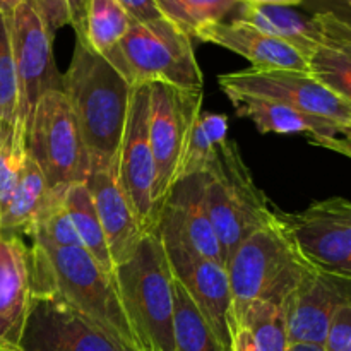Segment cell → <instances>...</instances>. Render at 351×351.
<instances>
[{"label": "cell", "mask_w": 351, "mask_h": 351, "mask_svg": "<svg viewBox=\"0 0 351 351\" xmlns=\"http://www.w3.org/2000/svg\"><path fill=\"white\" fill-rule=\"evenodd\" d=\"M315 23L321 27V33L324 36V43L336 48L351 60V23L343 19L341 16L335 12H319L314 16Z\"/></svg>", "instance_id": "d6a6232c"}, {"label": "cell", "mask_w": 351, "mask_h": 351, "mask_svg": "<svg viewBox=\"0 0 351 351\" xmlns=\"http://www.w3.org/2000/svg\"><path fill=\"white\" fill-rule=\"evenodd\" d=\"M230 21L249 24L261 33L291 45L307 62L312 53L324 43V36L314 16L307 17L291 7L240 2L235 16Z\"/></svg>", "instance_id": "ffe728a7"}, {"label": "cell", "mask_w": 351, "mask_h": 351, "mask_svg": "<svg viewBox=\"0 0 351 351\" xmlns=\"http://www.w3.org/2000/svg\"><path fill=\"white\" fill-rule=\"evenodd\" d=\"M324 351H351V300L336 308L324 341Z\"/></svg>", "instance_id": "836d02e7"}, {"label": "cell", "mask_w": 351, "mask_h": 351, "mask_svg": "<svg viewBox=\"0 0 351 351\" xmlns=\"http://www.w3.org/2000/svg\"><path fill=\"white\" fill-rule=\"evenodd\" d=\"M26 149L50 191L86 184L91 175L88 149L64 91H48L38 101L26 130Z\"/></svg>", "instance_id": "52a82bcc"}, {"label": "cell", "mask_w": 351, "mask_h": 351, "mask_svg": "<svg viewBox=\"0 0 351 351\" xmlns=\"http://www.w3.org/2000/svg\"><path fill=\"white\" fill-rule=\"evenodd\" d=\"M119 180L146 233H154V158L149 141V86L132 91L125 132L119 151Z\"/></svg>", "instance_id": "7c38bea8"}, {"label": "cell", "mask_w": 351, "mask_h": 351, "mask_svg": "<svg viewBox=\"0 0 351 351\" xmlns=\"http://www.w3.org/2000/svg\"><path fill=\"white\" fill-rule=\"evenodd\" d=\"M202 101L204 93L194 95L167 84L149 86V141L154 158L153 208L156 225L168 195L180 180L185 151L195 120L202 112Z\"/></svg>", "instance_id": "ba28073f"}, {"label": "cell", "mask_w": 351, "mask_h": 351, "mask_svg": "<svg viewBox=\"0 0 351 351\" xmlns=\"http://www.w3.org/2000/svg\"><path fill=\"white\" fill-rule=\"evenodd\" d=\"M50 199L51 191L40 167L27 156L16 189L0 213V235L24 233L29 237L38 219L50 204Z\"/></svg>", "instance_id": "603a6c76"}, {"label": "cell", "mask_w": 351, "mask_h": 351, "mask_svg": "<svg viewBox=\"0 0 351 351\" xmlns=\"http://www.w3.org/2000/svg\"><path fill=\"white\" fill-rule=\"evenodd\" d=\"M288 351H324V346L312 345V343H293Z\"/></svg>", "instance_id": "f35d334b"}, {"label": "cell", "mask_w": 351, "mask_h": 351, "mask_svg": "<svg viewBox=\"0 0 351 351\" xmlns=\"http://www.w3.org/2000/svg\"><path fill=\"white\" fill-rule=\"evenodd\" d=\"M171 274L185 288L202 317L223 346L230 351V281L221 263L206 259L173 242H163Z\"/></svg>", "instance_id": "5bb4252c"}, {"label": "cell", "mask_w": 351, "mask_h": 351, "mask_svg": "<svg viewBox=\"0 0 351 351\" xmlns=\"http://www.w3.org/2000/svg\"><path fill=\"white\" fill-rule=\"evenodd\" d=\"M34 305L33 261L17 235H0V351H23Z\"/></svg>", "instance_id": "2e32d148"}, {"label": "cell", "mask_w": 351, "mask_h": 351, "mask_svg": "<svg viewBox=\"0 0 351 351\" xmlns=\"http://www.w3.org/2000/svg\"><path fill=\"white\" fill-rule=\"evenodd\" d=\"M64 204L69 216H71L75 233H77L79 240H81L82 249L88 250L93 256V259L106 273H115V266H113L112 257H110L105 233H103L101 223H99L98 213H96L88 184L69 185L64 195Z\"/></svg>", "instance_id": "cb8c5ba5"}, {"label": "cell", "mask_w": 351, "mask_h": 351, "mask_svg": "<svg viewBox=\"0 0 351 351\" xmlns=\"http://www.w3.org/2000/svg\"><path fill=\"white\" fill-rule=\"evenodd\" d=\"M19 89V125L26 134L38 101L48 91H64V75L53 57V31L33 0L7 16Z\"/></svg>", "instance_id": "9c48e42d"}, {"label": "cell", "mask_w": 351, "mask_h": 351, "mask_svg": "<svg viewBox=\"0 0 351 351\" xmlns=\"http://www.w3.org/2000/svg\"><path fill=\"white\" fill-rule=\"evenodd\" d=\"M23 351H125L95 322L53 295L34 297Z\"/></svg>", "instance_id": "4fadbf2b"}, {"label": "cell", "mask_w": 351, "mask_h": 351, "mask_svg": "<svg viewBox=\"0 0 351 351\" xmlns=\"http://www.w3.org/2000/svg\"><path fill=\"white\" fill-rule=\"evenodd\" d=\"M106 60L132 88L167 84L194 95L204 89L192 38L167 19L132 23Z\"/></svg>", "instance_id": "8992f818"}, {"label": "cell", "mask_w": 351, "mask_h": 351, "mask_svg": "<svg viewBox=\"0 0 351 351\" xmlns=\"http://www.w3.org/2000/svg\"><path fill=\"white\" fill-rule=\"evenodd\" d=\"M312 269L278 215L273 225L243 240L226 263L232 295L228 328L254 302L283 307Z\"/></svg>", "instance_id": "3957f363"}, {"label": "cell", "mask_w": 351, "mask_h": 351, "mask_svg": "<svg viewBox=\"0 0 351 351\" xmlns=\"http://www.w3.org/2000/svg\"><path fill=\"white\" fill-rule=\"evenodd\" d=\"M31 242L34 297L62 298L123 350L141 351L120 304L113 274L106 273L82 247Z\"/></svg>", "instance_id": "6da1fadb"}, {"label": "cell", "mask_w": 351, "mask_h": 351, "mask_svg": "<svg viewBox=\"0 0 351 351\" xmlns=\"http://www.w3.org/2000/svg\"><path fill=\"white\" fill-rule=\"evenodd\" d=\"M285 311L269 302H254L230 324V351H288Z\"/></svg>", "instance_id": "7402d4cb"}, {"label": "cell", "mask_w": 351, "mask_h": 351, "mask_svg": "<svg viewBox=\"0 0 351 351\" xmlns=\"http://www.w3.org/2000/svg\"><path fill=\"white\" fill-rule=\"evenodd\" d=\"M33 2L43 14L53 33L60 27L71 26L75 33V40H82L89 0H33Z\"/></svg>", "instance_id": "1f68e13d"}, {"label": "cell", "mask_w": 351, "mask_h": 351, "mask_svg": "<svg viewBox=\"0 0 351 351\" xmlns=\"http://www.w3.org/2000/svg\"><path fill=\"white\" fill-rule=\"evenodd\" d=\"M26 158V136L21 127L9 120H0V213L16 189Z\"/></svg>", "instance_id": "f1b7e54d"}, {"label": "cell", "mask_w": 351, "mask_h": 351, "mask_svg": "<svg viewBox=\"0 0 351 351\" xmlns=\"http://www.w3.org/2000/svg\"><path fill=\"white\" fill-rule=\"evenodd\" d=\"M226 139H228V117L213 112L199 113L182 163L180 180L192 175L208 173L219 147Z\"/></svg>", "instance_id": "484cf974"}, {"label": "cell", "mask_w": 351, "mask_h": 351, "mask_svg": "<svg viewBox=\"0 0 351 351\" xmlns=\"http://www.w3.org/2000/svg\"><path fill=\"white\" fill-rule=\"evenodd\" d=\"M204 195L225 267L243 240L273 225L280 215L256 185L239 146L232 139L223 143L206 173Z\"/></svg>", "instance_id": "5b68a950"}, {"label": "cell", "mask_w": 351, "mask_h": 351, "mask_svg": "<svg viewBox=\"0 0 351 351\" xmlns=\"http://www.w3.org/2000/svg\"><path fill=\"white\" fill-rule=\"evenodd\" d=\"M308 71L351 105V60L345 53L322 43L308 58Z\"/></svg>", "instance_id": "f546056e"}, {"label": "cell", "mask_w": 351, "mask_h": 351, "mask_svg": "<svg viewBox=\"0 0 351 351\" xmlns=\"http://www.w3.org/2000/svg\"><path fill=\"white\" fill-rule=\"evenodd\" d=\"M21 2H24V0H0V14L2 16H9Z\"/></svg>", "instance_id": "74e56055"}, {"label": "cell", "mask_w": 351, "mask_h": 351, "mask_svg": "<svg viewBox=\"0 0 351 351\" xmlns=\"http://www.w3.org/2000/svg\"><path fill=\"white\" fill-rule=\"evenodd\" d=\"M332 280L314 267L287 298L283 311L290 345L312 343L324 346L336 308L348 300Z\"/></svg>", "instance_id": "ac0fdd59"}, {"label": "cell", "mask_w": 351, "mask_h": 351, "mask_svg": "<svg viewBox=\"0 0 351 351\" xmlns=\"http://www.w3.org/2000/svg\"><path fill=\"white\" fill-rule=\"evenodd\" d=\"M226 96L243 95L274 99L311 117L329 120L343 129L351 127V105L311 72L254 71L245 69L218 77Z\"/></svg>", "instance_id": "30bf717a"}, {"label": "cell", "mask_w": 351, "mask_h": 351, "mask_svg": "<svg viewBox=\"0 0 351 351\" xmlns=\"http://www.w3.org/2000/svg\"><path fill=\"white\" fill-rule=\"evenodd\" d=\"M125 9L132 23H153L165 19L154 0H117Z\"/></svg>", "instance_id": "e575fe53"}, {"label": "cell", "mask_w": 351, "mask_h": 351, "mask_svg": "<svg viewBox=\"0 0 351 351\" xmlns=\"http://www.w3.org/2000/svg\"><path fill=\"white\" fill-rule=\"evenodd\" d=\"M88 187L105 233L113 266L127 263L146 233L119 180V158L108 167L93 170Z\"/></svg>", "instance_id": "e0dca14e"}, {"label": "cell", "mask_w": 351, "mask_h": 351, "mask_svg": "<svg viewBox=\"0 0 351 351\" xmlns=\"http://www.w3.org/2000/svg\"><path fill=\"white\" fill-rule=\"evenodd\" d=\"M206 175H192L175 184L168 195L154 233L163 242L223 264L221 249L206 208ZM225 266V264H223Z\"/></svg>", "instance_id": "9a60e30c"}, {"label": "cell", "mask_w": 351, "mask_h": 351, "mask_svg": "<svg viewBox=\"0 0 351 351\" xmlns=\"http://www.w3.org/2000/svg\"><path fill=\"white\" fill-rule=\"evenodd\" d=\"M315 146L326 147V149H331L335 153L343 154V156L351 158V127L343 130L341 134L332 137H324V139H315L311 141Z\"/></svg>", "instance_id": "d590c367"}, {"label": "cell", "mask_w": 351, "mask_h": 351, "mask_svg": "<svg viewBox=\"0 0 351 351\" xmlns=\"http://www.w3.org/2000/svg\"><path fill=\"white\" fill-rule=\"evenodd\" d=\"M132 26V19L117 0H89L84 36L75 40L95 53L108 58Z\"/></svg>", "instance_id": "d4e9b609"}, {"label": "cell", "mask_w": 351, "mask_h": 351, "mask_svg": "<svg viewBox=\"0 0 351 351\" xmlns=\"http://www.w3.org/2000/svg\"><path fill=\"white\" fill-rule=\"evenodd\" d=\"M243 3H256V5H281V7H293L305 0H240Z\"/></svg>", "instance_id": "8d00e7d4"}, {"label": "cell", "mask_w": 351, "mask_h": 351, "mask_svg": "<svg viewBox=\"0 0 351 351\" xmlns=\"http://www.w3.org/2000/svg\"><path fill=\"white\" fill-rule=\"evenodd\" d=\"M134 88L101 55L75 41L64 93L77 120L91 171L119 158Z\"/></svg>", "instance_id": "7a4b0ae2"}, {"label": "cell", "mask_w": 351, "mask_h": 351, "mask_svg": "<svg viewBox=\"0 0 351 351\" xmlns=\"http://www.w3.org/2000/svg\"><path fill=\"white\" fill-rule=\"evenodd\" d=\"M346 2H348V3H350V5H351V0H346Z\"/></svg>", "instance_id": "ab89813d"}, {"label": "cell", "mask_w": 351, "mask_h": 351, "mask_svg": "<svg viewBox=\"0 0 351 351\" xmlns=\"http://www.w3.org/2000/svg\"><path fill=\"white\" fill-rule=\"evenodd\" d=\"M167 21L195 40L211 24L226 23L235 16L240 0H154Z\"/></svg>", "instance_id": "83f0119b"}, {"label": "cell", "mask_w": 351, "mask_h": 351, "mask_svg": "<svg viewBox=\"0 0 351 351\" xmlns=\"http://www.w3.org/2000/svg\"><path fill=\"white\" fill-rule=\"evenodd\" d=\"M195 40L226 48L247 58L254 71H295L311 72L308 62L291 45L261 33L249 24L239 21L211 24L199 31Z\"/></svg>", "instance_id": "d6986e66"}, {"label": "cell", "mask_w": 351, "mask_h": 351, "mask_svg": "<svg viewBox=\"0 0 351 351\" xmlns=\"http://www.w3.org/2000/svg\"><path fill=\"white\" fill-rule=\"evenodd\" d=\"M173 351H228L219 343L208 321L173 278Z\"/></svg>", "instance_id": "4316f807"}, {"label": "cell", "mask_w": 351, "mask_h": 351, "mask_svg": "<svg viewBox=\"0 0 351 351\" xmlns=\"http://www.w3.org/2000/svg\"><path fill=\"white\" fill-rule=\"evenodd\" d=\"M125 317L141 351H173V274L156 233L143 237L127 263L115 267Z\"/></svg>", "instance_id": "277c9868"}, {"label": "cell", "mask_w": 351, "mask_h": 351, "mask_svg": "<svg viewBox=\"0 0 351 351\" xmlns=\"http://www.w3.org/2000/svg\"><path fill=\"white\" fill-rule=\"evenodd\" d=\"M302 256L322 274L351 281V201L331 197L280 215Z\"/></svg>", "instance_id": "8fae6325"}, {"label": "cell", "mask_w": 351, "mask_h": 351, "mask_svg": "<svg viewBox=\"0 0 351 351\" xmlns=\"http://www.w3.org/2000/svg\"><path fill=\"white\" fill-rule=\"evenodd\" d=\"M228 99L237 115L252 120L261 134H307L311 141H315L338 136L345 130L338 123L311 117L274 99L243 95H232Z\"/></svg>", "instance_id": "44dd1931"}, {"label": "cell", "mask_w": 351, "mask_h": 351, "mask_svg": "<svg viewBox=\"0 0 351 351\" xmlns=\"http://www.w3.org/2000/svg\"><path fill=\"white\" fill-rule=\"evenodd\" d=\"M0 120H9L19 125V89H17L7 16L2 14H0Z\"/></svg>", "instance_id": "4dcf8cb0"}]
</instances>
